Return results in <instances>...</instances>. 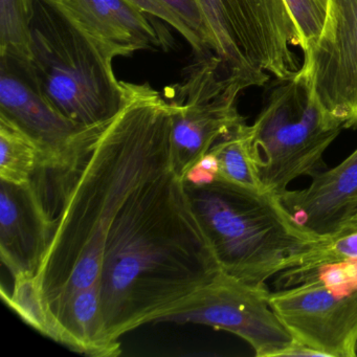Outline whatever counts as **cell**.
<instances>
[{
  "label": "cell",
  "mask_w": 357,
  "mask_h": 357,
  "mask_svg": "<svg viewBox=\"0 0 357 357\" xmlns=\"http://www.w3.org/2000/svg\"><path fill=\"white\" fill-rule=\"evenodd\" d=\"M220 271L174 170L135 192L112 223L100 291L106 329L121 336L158 319Z\"/></svg>",
  "instance_id": "cell-2"
},
{
  "label": "cell",
  "mask_w": 357,
  "mask_h": 357,
  "mask_svg": "<svg viewBox=\"0 0 357 357\" xmlns=\"http://www.w3.org/2000/svg\"><path fill=\"white\" fill-rule=\"evenodd\" d=\"M45 165L39 144L13 121L0 114V181L29 185Z\"/></svg>",
  "instance_id": "cell-17"
},
{
  "label": "cell",
  "mask_w": 357,
  "mask_h": 357,
  "mask_svg": "<svg viewBox=\"0 0 357 357\" xmlns=\"http://www.w3.org/2000/svg\"><path fill=\"white\" fill-rule=\"evenodd\" d=\"M122 89V107L95 143L72 166L33 179L49 221L35 277L57 319L76 292L100 283L108 233L129 198L173 170L170 104L148 83Z\"/></svg>",
  "instance_id": "cell-1"
},
{
  "label": "cell",
  "mask_w": 357,
  "mask_h": 357,
  "mask_svg": "<svg viewBox=\"0 0 357 357\" xmlns=\"http://www.w3.org/2000/svg\"><path fill=\"white\" fill-rule=\"evenodd\" d=\"M269 303L294 340L317 356H357V289L307 279L271 292Z\"/></svg>",
  "instance_id": "cell-10"
},
{
  "label": "cell",
  "mask_w": 357,
  "mask_h": 357,
  "mask_svg": "<svg viewBox=\"0 0 357 357\" xmlns=\"http://www.w3.org/2000/svg\"><path fill=\"white\" fill-rule=\"evenodd\" d=\"M0 114L13 121L45 153L43 169L72 166L101 135L106 125L87 127L55 109L12 60L0 57Z\"/></svg>",
  "instance_id": "cell-11"
},
{
  "label": "cell",
  "mask_w": 357,
  "mask_h": 357,
  "mask_svg": "<svg viewBox=\"0 0 357 357\" xmlns=\"http://www.w3.org/2000/svg\"><path fill=\"white\" fill-rule=\"evenodd\" d=\"M302 39L303 58L317 45L327 15L328 0H285Z\"/></svg>",
  "instance_id": "cell-21"
},
{
  "label": "cell",
  "mask_w": 357,
  "mask_h": 357,
  "mask_svg": "<svg viewBox=\"0 0 357 357\" xmlns=\"http://www.w3.org/2000/svg\"><path fill=\"white\" fill-rule=\"evenodd\" d=\"M49 240V221L34 183L0 181V255L12 275L36 273Z\"/></svg>",
  "instance_id": "cell-12"
},
{
  "label": "cell",
  "mask_w": 357,
  "mask_h": 357,
  "mask_svg": "<svg viewBox=\"0 0 357 357\" xmlns=\"http://www.w3.org/2000/svg\"><path fill=\"white\" fill-rule=\"evenodd\" d=\"M34 0H0V57L26 72L32 59L31 22Z\"/></svg>",
  "instance_id": "cell-19"
},
{
  "label": "cell",
  "mask_w": 357,
  "mask_h": 357,
  "mask_svg": "<svg viewBox=\"0 0 357 357\" xmlns=\"http://www.w3.org/2000/svg\"><path fill=\"white\" fill-rule=\"evenodd\" d=\"M58 3L116 57L168 45L152 22L154 17L129 0H63Z\"/></svg>",
  "instance_id": "cell-14"
},
{
  "label": "cell",
  "mask_w": 357,
  "mask_h": 357,
  "mask_svg": "<svg viewBox=\"0 0 357 357\" xmlns=\"http://www.w3.org/2000/svg\"><path fill=\"white\" fill-rule=\"evenodd\" d=\"M296 222L323 237L340 229L357 208V149L344 162L313 175L308 187L279 196Z\"/></svg>",
  "instance_id": "cell-13"
},
{
  "label": "cell",
  "mask_w": 357,
  "mask_h": 357,
  "mask_svg": "<svg viewBox=\"0 0 357 357\" xmlns=\"http://www.w3.org/2000/svg\"><path fill=\"white\" fill-rule=\"evenodd\" d=\"M266 286L219 271L158 323L199 324L245 340L258 357L285 356L294 338L269 303Z\"/></svg>",
  "instance_id": "cell-8"
},
{
  "label": "cell",
  "mask_w": 357,
  "mask_h": 357,
  "mask_svg": "<svg viewBox=\"0 0 357 357\" xmlns=\"http://www.w3.org/2000/svg\"><path fill=\"white\" fill-rule=\"evenodd\" d=\"M252 125L236 126L219 139L211 151L219 162V178L254 192H265L259 176L254 152Z\"/></svg>",
  "instance_id": "cell-18"
},
{
  "label": "cell",
  "mask_w": 357,
  "mask_h": 357,
  "mask_svg": "<svg viewBox=\"0 0 357 357\" xmlns=\"http://www.w3.org/2000/svg\"><path fill=\"white\" fill-rule=\"evenodd\" d=\"M160 1L170 8L212 53L206 16L198 0H160Z\"/></svg>",
  "instance_id": "cell-23"
},
{
  "label": "cell",
  "mask_w": 357,
  "mask_h": 357,
  "mask_svg": "<svg viewBox=\"0 0 357 357\" xmlns=\"http://www.w3.org/2000/svg\"><path fill=\"white\" fill-rule=\"evenodd\" d=\"M57 1H63V0H57Z\"/></svg>",
  "instance_id": "cell-26"
},
{
  "label": "cell",
  "mask_w": 357,
  "mask_h": 357,
  "mask_svg": "<svg viewBox=\"0 0 357 357\" xmlns=\"http://www.w3.org/2000/svg\"><path fill=\"white\" fill-rule=\"evenodd\" d=\"M78 344V353L91 356H118L122 353L119 340L106 329L100 283L76 292L58 317Z\"/></svg>",
  "instance_id": "cell-15"
},
{
  "label": "cell",
  "mask_w": 357,
  "mask_h": 357,
  "mask_svg": "<svg viewBox=\"0 0 357 357\" xmlns=\"http://www.w3.org/2000/svg\"><path fill=\"white\" fill-rule=\"evenodd\" d=\"M129 1L137 6L148 15L156 18L158 20H162V22H166L168 26H170L171 28L174 29L189 43L197 58L204 57V56L213 54L206 49L202 41L185 26V22L170 8L162 3L160 0H129Z\"/></svg>",
  "instance_id": "cell-22"
},
{
  "label": "cell",
  "mask_w": 357,
  "mask_h": 357,
  "mask_svg": "<svg viewBox=\"0 0 357 357\" xmlns=\"http://www.w3.org/2000/svg\"><path fill=\"white\" fill-rule=\"evenodd\" d=\"M183 183L220 271L246 283L266 286L319 238L296 222L279 196L219 177L208 185Z\"/></svg>",
  "instance_id": "cell-3"
},
{
  "label": "cell",
  "mask_w": 357,
  "mask_h": 357,
  "mask_svg": "<svg viewBox=\"0 0 357 357\" xmlns=\"http://www.w3.org/2000/svg\"><path fill=\"white\" fill-rule=\"evenodd\" d=\"M244 91L215 54L198 57L181 82L166 89L172 112L173 170L181 178L219 139L245 122L237 107Z\"/></svg>",
  "instance_id": "cell-7"
},
{
  "label": "cell",
  "mask_w": 357,
  "mask_h": 357,
  "mask_svg": "<svg viewBox=\"0 0 357 357\" xmlns=\"http://www.w3.org/2000/svg\"><path fill=\"white\" fill-rule=\"evenodd\" d=\"M31 40L32 59L24 74L57 112L87 127L107 124L120 112L116 54L57 0H34Z\"/></svg>",
  "instance_id": "cell-4"
},
{
  "label": "cell",
  "mask_w": 357,
  "mask_h": 357,
  "mask_svg": "<svg viewBox=\"0 0 357 357\" xmlns=\"http://www.w3.org/2000/svg\"><path fill=\"white\" fill-rule=\"evenodd\" d=\"M211 51L246 89L296 78L302 39L285 0H198Z\"/></svg>",
  "instance_id": "cell-5"
},
{
  "label": "cell",
  "mask_w": 357,
  "mask_h": 357,
  "mask_svg": "<svg viewBox=\"0 0 357 357\" xmlns=\"http://www.w3.org/2000/svg\"><path fill=\"white\" fill-rule=\"evenodd\" d=\"M219 176V162L214 152L208 151L185 173L183 181L193 185L212 183Z\"/></svg>",
  "instance_id": "cell-24"
},
{
  "label": "cell",
  "mask_w": 357,
  "mask_h": 357,
  "mask_svg": "<svg viewBox=\"0 0 357 357\" xmlns=\"http://www.w3.org/2000/svg\"><path fill=\"white\" fill-rule=\"evenodd\" d=\"M296 76L342 129L357 127V0H328L321 36Z\"/></svg>",
  "instance_id": "cell-9"
},
{
  "label": "cell",
  "mask_w": 357,
  "mask_h": 357,
  "mask_svg": "<svg viewBox=\"0 0 357 357\" xmlns=\"http://www.w3.org/2000/svg\"><path fill=\"white\" fill-rule=\"evenodd\" d=\"M13 277L11 294L1 290L5 302L31 327L78 352L76 340L52 311L34 273H20Z\"/></svg>",
  "instance_id": "cell-16"
},
{
  "label": "cell",
  "mask_w": 357,
  "mask_h": 357,
  "mask_svg": "<svg viewBox=\"0 0 357 357\" xmlns=\"http://www.w3.org/2000/svg\"><path fill=\"white\" fill-rule=\"evenodd\" d=\"M340 261H357V229H340L319 237L298 256L290 268L280 275H296Z\"/></svg>",
  "instance_id": "cell-20"
},
{
  "label": "cell",
  "mask_w": 357,
  "mask_h": 357,
  "mask_svg": "<svg viewBox=\"0 0 357 357\" xmlns=\"http://www.w3.org/2000/svg\"><path fill=\"white\" fill-rule=\"evenodd\" d=\"M357 229V208L356 210L353 212V214L340 225V229Z\"/></svg>",
  "instance_id": "cell-25"
},
{
  "label": "cell",
  "mask_w": 357,
  "mask_h": 357,
  "mask_svg": "<svg viewBox=\"0 0 357 357\" xmlns=\"http://www.w3.org/2000/svg\"><path fill=\"white\" fill-rule=\"evenodd\" d=\"M252 128L263 189L277 196L294 179L319 173L326 151L342 130L298 76L271 91Z\"/></svg>",
  "instance_id": "cell-6"
}]
</instances>
